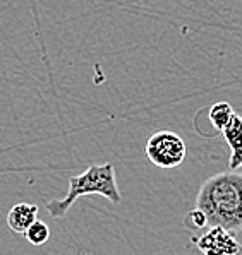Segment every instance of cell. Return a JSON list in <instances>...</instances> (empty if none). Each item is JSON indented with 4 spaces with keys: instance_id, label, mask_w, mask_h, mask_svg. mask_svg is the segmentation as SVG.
<instances>
[{
    "instance_id": "9c48e42d",
    "label": "cell",
    "mask_w": 242,
    "mask_h": 255,
    "mask_svg": "<svg viewBox=\"0 0 242 255\" xmlns=\"http://www.w3.org/2000/svg\"><path fill=\"white\" fill-rule=\"evenodd\" d=\"M184 225H186L189 230H203V228H208V223H206L205 214H203L200 209H196V207H194V209L186 216Z\"/></svg>"
},
{
    "instance_id": "6da1fadb",
    "label": "cell",
    "mask_w": 242,
    "mask_h": 255,
    "mask_svg": "<svg viewBox=\"0 0 242 255\" xmlns=\"http://www.w3.org/2000/svg\"><path fill=\"white\" fill-rule=\"evenodd\" d=\"M196 209L205 214L208 228L242 231V173L224 171L206 180L198 192Z\"/></svg>"
},
{
    "instance_id": "8992f818",
    "label": "cell",
    "mask_w": 242,
    "mask_h": 255,
    "mask_svg": "<svg viewBox=\"0 0 242 255\" xmlns=\"http://www.w3.org/2000/svg\"><path fill=\"white\" fill-rule=\"evenodd\" d=\"M38 219V206L28 202H19L10 207L7 214V225L14 233L24 235L34 221Z\"/></svg>"
},
{
    "instance_id": "277c9868",
    "label": "cell",
    "mask_w": 242,
    "mask_h": 255,
    "mask_svg": "<svg viewBox=\"0 0 242 255\" xmlns=\"http://www.w3.org/2000/svg\"><path fill=\"white\" fill-rule=\"evenodd\" d=\"M194 242L203 255H242V243L224 228H208Z\"/></svg>"
},
{
    "instance_id": "52a82bcc",
    "label": "cell",
    "mask_w": 242,
    "mask_h": 255,
    "mask_svg": "<svg viewBox=\"0 0 242 255\" xmlns=\"http://www.w3.org/2000/svg\"><path fill=\"white\" fill-rule=\"evenodd\" d=\"M232 115H234V110L229 103H217L210 108V122L217 128V132L224 130V127L230 122Z\"/></svg>"
},
{
    "instance_id": "7a4b0ae2",
    "label": "cell",
    "mask_w": 242,
    "mask_h": 255,
    "mask_svg": "<svg viewBox=\"0 0 242 255\" xmlns=\"http://www.w3.org/2000/svg\"><path fill=\"white\" fill-rule=\"evenodd\" d=\"M101 195L108 199L112 204L122 202V194L117 185L115 168L112 163L105 164H91L81 175L71 176L69 178V192L65 199L60 201L46 202V211L52 218L62 219L69 213L72 204L83 195Z\"/></svg>"
},
{
    "instance_id": "5b68a950",
    "label": "cell",
    "mask_w": 242,
    "mask_h": 255,
    "mask_svg": "<svg viewBox=\"0 0 242 255\" xmlns=\"http://www.w3.org/2000/svg\"><path fill=\"white\" fill-rule=\"evenodd\" d=\"M225 140L232 149L230 156V171H237L242 166V117L234 113L232 119L222 130Z\"/></svg>"
},
{
    "instance_id": "ba28073f",
    "label": "cell",
    "mask_w": 242,
    "mask_h": 255,
    "mask_svg": "<svg viewBox=\"0 0 242 255\" xmlns=\"http://www.w3.org/2000/svg\"><path fill=\"white\" fill-rule=\"evenodd\" d=\"M24 238L31 243V245H36V247L45 245V243L48 242V238H50L48 225L40 221V219H36V221H34L33 225L28 228V231L24 233Z\"/></svg>"
},
{
    "instance_id": "3957f363",
    "label": "cell",
    "mask_w": 242,
    "mask_h": 255,
    "mask_svg": "<svg viewBox=\"0 0 242 255\" xmlns=\"http://www.w3.org/2000/svg\"><path fill=\"white\" fill-rule=\"evenodd\" d=\"M187 154L186 142L172 130L155 132L146 142V156L151 164L158 168H177L184 163Z\"/></svg>"
}]
</instances>
